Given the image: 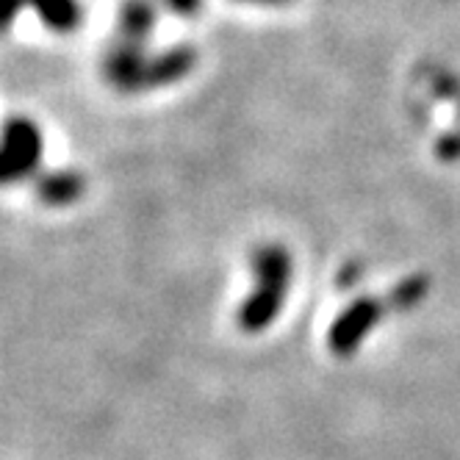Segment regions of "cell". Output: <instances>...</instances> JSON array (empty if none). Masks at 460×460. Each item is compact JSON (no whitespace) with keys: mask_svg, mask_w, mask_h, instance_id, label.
<instances>
[{"mask_svg":"<svg viewBox=\"0 0 460 460\" xmlns=\"http://www.w3.org/2000/svg\"><path fill=\"white\" fill-rule=\"evenodd\" d=\"M239 4H252V6H286L288 0H239Z\"/></svg>","mask_w":460,"mask_h":460,"instance_id":"8fae6325","label":"cell"},{"mask_svg":"<svg viewBox=\"0 0 460 460\" xmlns=\"http://www.w3.org/2000/svg\"><path fill=\"white\" fill-rule=\"evenodd\" d=\"M45 153V137L34 119L12 117L4 128V161H0V178L4 183H17L31 178L40 170Z\"/></svg>","mask_w":460,"mask_h":460,"instance_id":"7a4b0ae2","label":"cell"},{"mask_svg":"<svg viewBox=\"0 0 460 460\" xmlns=\"http://www.w3.org/2000/svg\"><path fill=\"white\" fill-rule=\"evenodd\" d=\"M86 183L75 170H56V172H45L37 181V197L45 206L53 208H64L73 206L78 197L84 194Z\"/></svg>","mask_w":460,"mask_h":460,"instance_id":"8992f818","label":"cell"},{"mask_svg":"<svg viewBox=\"0 0 460 460\" xmlns=\"http://www.w3.org/2000/svg\"><path fill=\"white\" fill-rule=\"evenodd\" d=\"M383 319V303H377L375 297H358L352 300L336 319L327 327V347H331L333 355L347 358L352 352L360 349L369 339V333L380 324Z\"/></svg>","mask_w":460,"mask_h":460,"instance_id":"3957f363","label":"cell"},{"mask_svg":"<svg viewBox=\"0 0 460 460\" xmlns=\"http://www.w3.org/2000/svg\"><path fill=\"white\" fill-rule=\"evenodd\" d=\"M424 297H427V278L413 275V278H408L402 286L394 288L391 303H394V305H400V308H413V305H419Z\"/></svg>","mask_w":460,"mask_h":460,"instance_id":"9c48e42d","label":"cell"},{"mask_svg":"<svg viewBox=\"0 0 460 460\" xmlns=\"http://www.w3.org/2000/svg\"><path fill=\"white\" fill-rule=\"evenodd\" d=\"M158 20V4L155 0H125L119 6V40L128 42H139L145 45L147 37L153 34Z\"/></svg>","mask_w":460,"mask_h":460,"instance_id":"52a82bcc","label":"cell"},{"mask_svg":"<svg viewBox=\"0 0 460 460\" xmlns=\"http://www.w3.org/2000/svg\"><path fill=\"white\" fill-rule=\"evenodd\" d=\"M164 9H170L172 14H181V17H191L203 9V0H161Z\"/></svg>","mask_w":460,"mask_h":460,"instance_id":"30bf717a","label":"cell"},{"mask_svg":"<svg viewBox=\"0 0 460 460\" xmlns=\"http://www.w3.org/2000/svg\"><path fill=\"white\" fill-rule=\"evenodd\" d=\"M150 58L145 45L117 40L103 56V75L119 92L150 89Z\"/></svg>","mask_w":460,"mask_h":460,"instance_id":"277c9868","label":"cell"},{"mask_svg":"<svg viewBox=\"0 0 460 460\" xmlns=\"http://www.w3.org/2000/svg\"><path fill=\"white\" fill-rule=\"evenodd\" d=\"M252 294L236 311V324L244 333L267 331L280 316L294 278L291 252L283 244H261L252 255Z\"/></svg>","mask_w":460,"mask_h":460,"instance_id":"6da1fadb","label":"cell"},{"mask_svg":"<svg viewBox=\"0 0 460 460\" xmlns=\"http://www.w3.org/2000/svg\"><path fill=\"white\" fill-rule=\"evenodd\" d=\"M197 64V53L191 45H172L150 58V89L153 86H172L191 75Z\"/></svg>","mask_w":460,"mask_h":460,"instance_id":"5b68a950","label":"cell"},{"mask_svg":"<svg viewBox=\"0 0 460 460\" xmlns=\"http://www.w3.org/2000/svg\"><path fill=\"white\" fill-rule=\"evenodd\" d=\"M25 6L34 9L40 20L56 34H70L84 20V9L78 0H25Z\"/></svg>","mask_w":460,"mask_h":460,"instance_id":"ba28073f","label":"cell"}]
</instances>
